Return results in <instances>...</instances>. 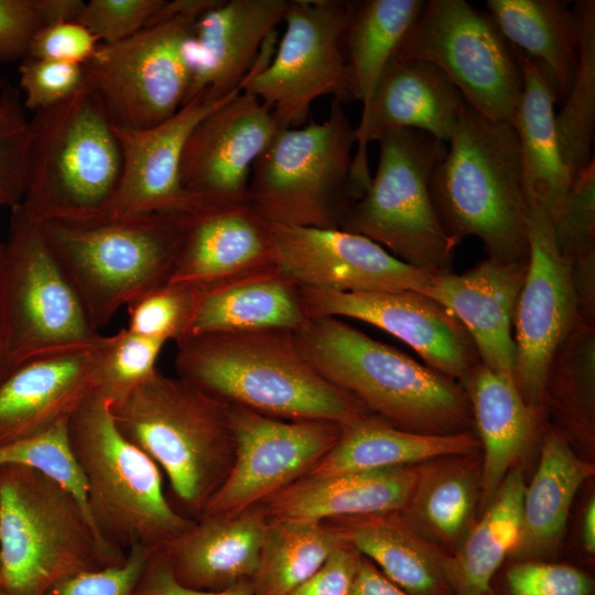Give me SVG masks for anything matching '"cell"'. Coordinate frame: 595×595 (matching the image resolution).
Here are the masks:
<instances>
[{
    "mask_svg": "<svg viewBox=\"0 0 595 595\" xmlns=\"http://www.w3.org/2000/svg\"><path fill=\"white\" fill-rule=\"evenodd\" d=\"M176 344L178 377L228 405L342 426L371 415L304 358L290 331L204 334Z\"/></svg>",
    "mask_w": 595,
    "mask_h": 595,
    "instance_id": "cell-1",
    "label": "cell"
},
{
    "mask_svg": "<svg viewBox=\"0 0 595 595\" xmlns=\"http://www.w3.org/2000/svg\"><path fill=\"white\" fill-rule=\"evenodd\" d=\"M292 334L325 379L390 425L423 434L461 433L474 425L462 385L340 318L309 317Z\"/></svg>",
    "mask_w": 595,
    "mask_h": 595,
    "instance_id": "cell-2",
    "label": "cell"
},
{
    "mask_svg": "<svg viewBox=\"0 0 595 595\" xmlns=\"http://www.w3.org/2000/svg\"><path fill=\"white\" fill-rule=\"evenodd\" d=\"M430 193L447 235L457 245L478 238L488 258L528 263V198L512 123L494 121L466 105Z\"/></svg>",
    "mask_w": 595,
    "mask_h": 595,
    "instance_id": "cell-3",
    "label": "cell"
},
{
    "mask_svg": "<svg viewBox=\"0 0 595 595\" xmlns=\"http://www.w3.org/2000/svg\"><path fill=\"white\" fill-rule=\"evenodd\" d=\"M110 411L122 435L166 477L174 508L197 519L232 464L229 405L156 369Z\"/></svg>",
    "mask_w": 595,
    "mask_h": 595,
    "instance_id": "cell-4",
    "label": "cell"
},
{
    "mask_svg": "<svg viewBox=\"0 0 595 595\" xmlns=\"http://www.w3.org/2000/svg\"><path fill=\"white\" fill-rule=\"evenodd\" d=\"M83 472L90 522L100 541L126 555L136 545L162 551L195 523L180 513L158 465L118 430L110 402L93 391L68 420Z\"/></svg>",
    "mask_w": 595,
    "mask_h": 595,
    "instance_id": "cell-5",
    "label": "cell"
},
{
    "mask_svg": "<svg viewBox=\"0 0 595 595\" xmlns=\"http://www.w3.org/2000/svg\"><path fill=\"white\" fill-rule=\"evenodd\" d=\"M122 171L112 122L87 84L30 119L28 182L21 206L40 223L108 218Z\"/></svg>",
    "mask_w": 595,
    "mask_h": 595,
    "instance_id": "cell-6",
    "label": "cell"
},
{
    "mask_svg": "<svg viewBox=\"0 0 595 595\" xmlns=\"http://www.w3.org/2000/svg\"><path fill=\"white\" fill-rule=\"evenodd\" d=\"M126 558L100 541L57 482L23 465L0 466V595H45L73 575Z\"/></svg>",
    "mask_w": 595,
    "mask_h": 595,
    "instance_id": "cell-7",
    "label": "cell"
},
{
    "mask_svg": "<svg viewBox=\"0 0 595 595\" xmlns=\"http://www.w3.org/2000/svg\"><path fill=\"white\" fill-rule=\"evenodd\" d=\"M192 214L41 225L51 250L99 331L121 306L169 281Z\"/></svg>",
    "mask_w": 595,
    "mask_h": 595,
    "instance_id": "cell-8",
    "label": "cell"
},
{
    "mask_svg": "<svg viewBox=\"0 0 595 595\" xmlns=\"http://www.w3.org/2000/svg\"><path fill=\"white\" fill-rule=\"evenodd\" d=\"M355 129L335 99L322 122L279 129L251 169L249 205L273 226L342 228L355 202Z\"/></svg>",
    "mask_w": 595,
    "mask_h": 595,
    "instance_id": "cell-9",
    "label": "cell"
},
{
    "mask_svg": "<svg viewBox=\"0 0 595 595\" xmlns=\"http://www.w3.org/2000/svg\"><path fill=\"white\" fill-rule=\"evenodd\" d=\"M0 262V382L23 363L102 335L56 260L42 225L11 209Z\"/></svg>",
    "mask_w": 595,
    "mask_h": 595,
    "instance_id": "cell-10",
    "label": "cell"
},
{
    "mask_svg": "<svg viewBox=\"0 0 595 595\" xmlns=\"http://www.w3.org/2000/svg\"><path fill=\"white\" fill-rule=\"evenodd\" d=\"M377 142V170L340 229L369 238L425 272L451 271L458 245L443 228L430 193L447 147L409 128L388 131Z\"/></svg>",
    "mask_w": 595,
    "mask_h": 595,
    "instance_id": "cell-11",
    "label": "cell"
},
{
    "mask_svg": "<svg viewBox=\"0 0 595 595\" xmlns=\"http://www.w3.org/2000/svg\"><path fill=\"white\" fill-rule=\"evenodd\" d=\"M218 1H166L136 34L99 44L84 71L113 125L150 128L183 106L190 85L184 43L197 18Z\"/></svg>",
    "mask_w": 595,
    "mask_h": 595,
    "instance_id": "cell-12",
    "label": "cell"
},
{
    "mask_svg": "<svg viewBox=\"0 0 595 595\" xmlns=\"http://www.w3.org/2000/svg\"><path fill=\"white\" fill-rule=\"evenodd\" d=\"M349 1L289 0L284 32L264 41L245 89L268 105L279 126L305 125L312 104L324 96L356 100L344 50Z\"/></svg>",
    "mask_w": 595,
    "mask_h": 595,
    "instance_id": "cell-13",
    "label": "cell"
},
{
    "mask_svg": "<svg viewBox=\"0 0 595 595\" xmlns=\"http://www.w3.org/2000/svg\"><path fill=\"white\" fill-rule=\"evenodd\" d=\"M396 57L434 65L480 115L512 123L522 93L520 65L489 14L466 1H425Z\"/></svg>",
    "mask_w": 595,
    "mask_h": 595,
    "instance_id": "cell-14",
    "label": "cell"
},
{
    "mask_svg": "<svg viewBox=\"0 0 595 595\" xmlns=\"http://www.w3.org/2000/svg\"><path fill=\"white\" fill-rule=\"evenodd\" d=\"M527 234V273L513 317V380L527 404L544 410L543 389L551 359L582 318L572 267L556 246L549 216L530 204Z\"/></svg>",
    "mask_w": 595,
    "mask_h": 595,
    "instance_id": "cell-15",
    "label": "cell"
},
{
    "mask_svg": "<svg viewBox=\"0 0 595 595\" xmlns=\"http://www.w3.org/2000/svg\"><path fill=\"white\" fill-rule=\"evenodd\" d=\"M229 416L232 464L202 515L236 512L261 504L305 476L342 433L337 423L282 420L236 405H229Z\"/></svg>",
    "mask_w": 595,
    "mask_h": 595,
    "instance_id": "cell-16",
    "label": "cell"
},
{
    "mask_svg": "<svg viewBox=\"0 0 595 595\" xmlns=\"http://www.w3.org/2000/svg\"><path fill=\"white\" fill-rule=\"evenodd\" d=\"M279 129L270 107L245 88L206 116L185 144L180 171L195 209L248 205L251 169Z\"/></svg>",
    "mask_w": 595,
    "mask_h": 595,
    "instance_id": "cell-17",
    "label": "cell"
},
{
    "mask_svg": "<svg viewBox=\"0 0 595 595\" xmlns=\"http://www.w3.org/2000/svg\"><path fill=\"white\" fill-rule=\"evenodd\" d=\"M299 289L309 317H348L374 325L410 346L429 368L453 380L463 383L480 364L464 326L444 306L420 292Z\"/></svg>",
    "mask_w": 595,
    "mask_h": 595,
    "instance_id": "cell-18",
    "label": "cell"
},
{
    "mask_svg": "<svg viewBox=\"0 0 595 595\" xmlns=\"http://www.w3.org/2000/svg\"><path fill=\"white\" fill-rule=\"evenodd\" d=\"M272 226L275 268L299 286L335 292H422L434 274L340 228Z\"/></svg>",
    "mask_w": 595,
    "mask_h": 595,
    "instance_id": "cell-19",
    "label": "cell"
},
{
    "mask_svg": "<svg viewBox=\"0 0 595 595\" xmlns=\"http://www.w3.org/2000/svg\"><path fill=\"white\" fill-rule=\"evenodd\" d=\"M240 93L220 100L196 97L169 119L145 129L112 123L122 171L108 218L196 212L181 183L185 144L206 116Z\"/></svg>",
    "mask_w": 595,
    "mask_h": 595,
    "instance_id": "cell-20",
    "label": "cell"
},
{
    "mask_svg": "<svg viewBox=\"0 0 595 595\" xmlns=\"http://www.w3.org/2000/svg\"><path fill=\"white\" fill-rule=\"evenodd\" d=\"M288 6L289 0H219L202 13L183 47L190 74L184 104L196 97L220 100L240 93Z\"/></svg>",
    "mask_w": 595,
    "mask_h": 595,
    "instance_id": "cell-21",
    "label": "cell"
},
{
    "mask_svg": "<svg viewBox=\"0 0 595 595\" xmlns=\"http://www.w3.org/2000/svg\"><path fill=\"white\" fill-rule=\"evenodd\" d=\"M467 102L434 65L393 57L383 72L369 108L355 129L350 185L357 201L368 187L371 175L367 145L383 133L397 129H416L448 142Z\"/></svg>",
    "mask_w": 595,
    "mask_h": 595,
    "instance_id": "cell-22",
    "label": "cell"
},
{
    "mask_svg": "<svg viewBox=\"0 0 595 595\" xmlns=\"http://www.w3.org/2000/svg\"><path fill=\"white\" fill-rule=\"evenodd\" d=\"M104 339L34 357L0 382V446L69 420L96 389Z\"/></svg>",
    "mask_w": 595,
    "mask_h": 595,
    "instance_id": "cell-23",
    "label": "cell"
},
{
    "mask_svg": "<svg viewBox=\"0 0 595 595\" xmlns=\"http://www.w3.org/2000/svg\"><path fill=\"white\" fill-rule=\"evenodd\" d=\"M522 262L488 258L456 274H434L421 292L444 306L469 334L482 365L513 378V317L527 273Z\"/></svg>",
    "mask_w": 595,
    "mask_h": 595,
    "instance_id": "cell-24",
    "label": "cell"
},
{
    "mask_svg": "<svg viewBox=\"0 0 595 595\" xmlns=\"http://www.w3.org/2000/svg\"><path fill=\"white\" fill-rule=\"evenodd\" d=\"M272 226L249 204L194 212L167 282L201 290L275 268Z\"/></svg>",
    "mask_w": 595,
    "mask_h": 595,
    "instance_id": "cell-25",
    "label": "cell"
},
{
    "mask_svg": "<svg viewBox=\"0 0 595 595\" xmlns=\"http://www.w3.org/2000/svg\"><path fill=\"white\" fill-rule=\"evenodd\" d=\"M269 522L260 504L236 512L202 515L161 552L180 584L223 591L251 580Z\"/></svg>",
    "mask_w": 595,
    "mask_h": 595,
    "instance_id": "cell-26",
    "label": "cell"
},
{
    "mask_svg": "<svg viewBox=\"0 0 595 595\" xmlns=\"http://www.w3.org/2000/svg\"><path fill=\"white\" fill-rule=\"evenodd\" d=\"M418 465L303 476L260 505L271 520L303 522L402 511L413 491Z\"/></svg>",
    "mask_w": 595,
    "mask_h": 595,
    "instance_id": "cell-27",
    "label": "cell"
},
{
    "mask_svg": "<svg viewBox=\"0 0 595 595\" xmlns=\"http://www.w3.org/2000/svg\"><path fill=\"white\" fill-rule=\"evenodd\" d=\"M462 386L467 392L484 451L479 483L482 513L507 474L531 446L545 411L526 403L513 378L494 372L482 363Z\"/></svg>",
    "mask_w": 595,
    "mask_h": 595,
    "instance_id": "cell-28",
    "label": "cell"
},
{
    "mask_svg": "<svg viewBox=\"0 0 595 595\" xmlns=\"http://www.w3.org/2000/svg\"><path fill=\"white\" fill-rule=\"evenodd\" d=\"M328 522L407 595H453L446 567L448 554L400 511Z\"/></svg>",
    "mask_w": 595,
    "mask_h": 595,
    "instance_id": "cell-29",
    "label": "cell"
},
{
    "mask_svg": "<svg viewBox=\"0 0 595 595\" xmlns=\"http://www.w3.org/2000/svg\"><path fill=\"white\" fill-rule=\"evenodd\" d=\"M512 50L522 74V93L512 125L519 141L528 204L541 208L552 220L561 212L573 180L558 142L556 95L544 68Z\"/></svg>",
    "mask_w": 595,
    "mask_h": 595,
    "instance_id": "cell-30",
    "label": "cell"
},
{
    "mask_svg": "<svg viewBox=\"0 0 595 595\" xmlns=\"http://www.w3.org/2000/svg\"><path fill=\"white\" fill-rule=\"evenodd\" d=\"M594 472V465L578 457L554 425L545 428L538 468L523 494L519 536L509 556L512 561L553 558L573 499Z\"/></svg>",
    "mask_w": 595,
    "mask_h": 595,
    "instance_id": "cell-31",
    "label": "cell"
},
{
    "mask_svg": "<svg viewBox=\"0 0 595 595\" xmlns=\"http://www.w3.org/2000/svg\"><path fill=\"white\" fill-rule=\"evenodd\" d=\"M307 318L299 286L273 268L201 290L186 337L260 329L295 332Z\"/></svg>",
    "mask_w": 595,
    "mask_h": 595,
    "instance_id": "cell-32",
    "label": "cell"
},
{
    "mask_svg": "<svg viewBox=\"0 0 595 595\" xmlns=\"http://www.w3.org/2000/svg\"><path fill=\"white\" fill-rule=\"evenodd\" d=\"M479 448L473 431L415 433L397 429L371 414L342 426L338 441L305 476L418 465L444 456L473 454Z\"/></svg>",
    "mask_w": 595,
    "mask_h": 595,
    "instance_id": "cell-33",
    "label": "cell"
},
{
    "mask_svg": "<svg viewBox=\"0 0 595 595\" xmlns=\"http://www.w3.org/2000/svg\"><path fill=\"white\" fill-rule=\"evenodd\" d=\"M480 472L478 452L419 464L413 491L400 512L443 551L454 553L474 524Z\"/></svg>",
    "mask_w": 595,
    "mask_h": 595,
    "instance_id": "cell-34",
    "label": "cell"
},
{
    "mask_svg": "<svg viewBox=\"0 0 595 595\" xmlns=\"http://www.w3.org/2000/svg\"><path fill=\"white\" fill-rule=\"evenodd\" d=\"M486 7L507 42L544 68L561 104L577 63L574 6L560 0H488Z\"/></svg>",
    "mask_w": 595,
    "mask_h": 595,
    "instance_id": "cell-35",
    "label": "cell"
},
{
    "mask_svg": "<svg viewBox=\"0 0 595 595\" xmlns=\"http://www.w3.org/2000/svg\"><path fill=\"white\" fill-rule=\"evenodd\" d=\"M524 489L523 472L517 464L459 548L448 554L453 595H490L493 580L518 540Z\"/></svg>",
    "mask_w": 595,
    "mask_h": 595,
    "instance_id": "cell-36",
    "label": "cell"
},
{
    "mask_svg": "<svg viewBox=\"0 0 595 595\" xmlns=\"http://www.w3.org/2000/svg\"><path fill=\"white\" fill-rule=\"evenodd\" d=\"M424 2L349 1L343 41L356 100L363 106L361 117L366 115L383 72L396 57Z\"/></svg>",
    "mask_w": 595,
    "mask_h": 595,
    "instance_id": "cell-37",
    "label": "cell"
},
{
    "mask_svg": "<svg viewBox=\"0 0 595 595\" xmlns=\"http://www.w3.org/2000/svg\"><path fill=\"white\" fill-rule=\"evenodd\" d=\"M543 407L569 442L594 448L595 326L581 320L554 353L545 377Z\"/></svg>",
    "mask_w": 595,
    "mask_h": 595,
    "instance_id": "cell-38",
    "label": "cell"
},
{
    "mask_svg": "<svg viewBox=\"0 0 595 595\" xmlns=\"http://www.w3.org/2000/svg\"><path fill=\"white\" fill-rule=\"evenodd\" d=\"M328 522L271 520L257 571L253 595H289L305 582L343 542Z\"/></svg>",
    "mask_w": 595,
    "mask_h": 595,
    "instance_id": "cell-39",
    "label": "cell"
},
{
    "mask_svg": "<svg viewBox=\"0 0 595 595\" xmlns=\"http://www.w3.org/2000/svg\"><path fill=\"white\" fill-rule=\"evenodd\" d=\"M578 20L577 63L571 87L555 113L562 159L573 177L594 158L595 131V1L574 2Z\"/></svg>",
    "mask_w": 595,
    "mask_h": 595,
    "instance_id": "cell-40",
    "label": "cell"
},
{
    "mask_svg": "<svg viewBox=\"0 0 595 595\" xmlns=\"http://www.w3.org/2000/svg\"><path fill=\"white\" fill-rule=\"evenodd\" d=\"M556 246L572 267L575 284L595 285V160L573 177L559 215L551 220Z\"/></svg>",
    "mask_w": 595,
    "mask_h": 595,
    "instance_id": "cell-41",
    "label": "cell"
},
{
    "mask_svg": "<svg viewBox=\"0 0 595 595\" xmlns=\"http://www.w3.org/2000/svg\"><path fill=\"white\" fill-rule=\"evenodd\" d=\"M165 342L121 328L105 336L96 389L110 403L118 402L150 378Z\"/></svg>",
    "mask_w": 595,
    "mask_h": 595,
    "instance_id": "cell-42",
    "label": "cell"
},
{
    "mask_svg": "<svg viewBox=\"0 0 595 595\" xmlns=\"http://www.w3.org/2000/svg\"><path fill=\"white\" fill-rule=\"evenodd\" d=\"M6 464L33 468L57 482L77 499L89 519L86 483L71 446L68 421L0 446V466Z\"/></svg>",
    "mask_w": 595,
    "mask_h": 595,
    "instance_id": "cell-43",
    "label": "cell"
},
{
    "mask_svg": "<svg viewBox=\"0 0 595 595\" xmlns=\"http://www.w3.org/2000/svg\"><path fill=\"white\" fill-rule=\"evenodd\" d=\"M201 289L166 282L137 298L127 305L130 332L176 343L186 337Z\"/></svg>",
    "mask_w": 595,
    "mask_h": 595,
    "instance_id": "cell-44",
    "label": "cell"
},
{
    "mask_svg": "<svg viewBox=\"0 0 595 595\" xmlns=\"http://www.w3.org/2000/svg\"><path fill=\"white\" fill-rule=\"evenodd\" d=\"M21 91L0 90V207L13 209L25 195L30 145V119Z\"/></svg>",
    "mask_w": 595,
    "mask_h": 595,
    "instance_id": "cell-45",
    "label": "cell"
},
{
    "mask_svg": "<svg viewBox=\"0 0 595 595\" xmlns=\"http://www.w3.org/2000/svg\"><path fill=\"white\" fill-rule=\"evenodd\" d=\"M490 595H595L583 569L543 560L512 561L493 580Z\"/></svg>",
    "mask_w": 595,
    "mask_h": 595,
    "instance_id": "cell-46",
    "label": "cell"
},
{
    "mask_svg": "<svg viewBox=\"0 0 595 595\" xmlns=\"http://www.w3.org/2000/svg\"><path fill=\"white\" fill-rule=\"evenodd\" d=\"M83 4L82 0H0V63L22 61L42 28L76 21Z\"/></svg>",
    "mask_w": 595,
    "mask_h": 595,
    "instance_id": "cell-47",
    "label": "cell"
},
{
    "mask_svg": "<svg viewBox=\"0 0 595 595\" xmlns=\"http://www.w3.org/2000/svg\"><path fill=\"white\" fill-rule=\"evenodd\" d=\"M85 84L84 66L79 64L25 57L19 66L22 102L33 113L66 101Z\"/></svg>",
    "mask_w": 595,
    "mask_h": 595,
    "instance_id": "cell-48",
    "label": "cell"
},
{
    "mask_svg": "<svg viewBox=\"0 0 595 595\" xmlns=\"http://www.w3.org/2000/svg\"><path fill=\"white\" fill-rule=\"evenodd\" d=\"M166 0H89L76 21L100 44H115L139 32L162 9Z\"/></svg>",
    "mask_w": 595,
    "mask_h": 595,
    "instance_id": "cell-49",
    "label": "cell"
},
{
    "mask_svg": "<svg viewBox=\"0 0 595 595\" xmlns=\"http://www.w3.org/2000/svg\"><path fill=\"white\" fill-rule=\"evenodd\" d=\"M152 553L141 545L132 547L123 563L73 575L45 595H133Z\"/></svg>",
    "mask_w": 595,
    "mask_h": 595,
    "instance_id": "cell-50",
    "label": "cell"
},
{
    "mask_svg": "<svg viewBox=\"0 0 595 595\" xmlns=\"http://www.w3.org/2000/svg\"><path fill=\"white\" fill-rule=\"evenodd\" d=\"M99 44L98 39L79 22L58 21L45 25L34 35L25 57L84 66Z\"/></svg>",
    "mask_w": 595,
    "mask_h": 595,
    "instance_id": "cell-51",
    "label": "cell"
},
{
    "mask_svg": "<svg viewBox=\"0 0 595 595\" xmlns=\"http://www.w3.org/2000/svg\"><path fill=\"white\" fill-rule=\"evenodd\" d=\"M363 555L345 540L289 595H351Z\"/></svg>",
    "mask_w": 595,
    "mask_h": 595,
    "instance_id": "cell-52",
    "label": "cell"
},
{
    "mask_svg": "<svg viewBox=\"0 0 595 595\" xmlns=\"http://www.w3.org/2000/svg\"><path fill=\"white\" fill-rule=\"evenodd\" d=\"M133 595H253L251 580L223 591L194 589L180 584L172 575L161 551L153 552Z\"/></svg>",
    "mask_w": 595,
    "mask_h": 595,
    "instance_id": "cell-53",
    "label": "cell"
},
{
    "mask_svg": "<svg viewBox=\"0 0 595 595\" xmlns=\"http://www.w3.org/2000/svg\"><path fill=\"white\" fill-rule=\"evenodd\" d=\"M351 595H407L363 556Z\"/></svg>",
    "mask_w": 595,
    "mask_h": 595,
    "instance_id": "cell-54",
    "label": "cell"
},
{
    "mask_svg": "<svg viewBox=\"0 0 595 595\" xmlns=\"http://www.w3.org/2000/svg\"><path fill=\"white\" fill-rule=\"evenodd\" d=\"M583 548L588 555L595 553V498L588 500L582 524Z\"/></svg>",
    "mask_w": 595,
    "mask_h": 595,
    "instance_id": "cell-55",
    "label": "cell"
},
{
    "mask_svg": "<svg viewBox=\"0 0 595 595\" xmlns=\"http://www.w3.org/2000/svg\"><path fill=\"white\" fill-rule=\"evenodd\" d=\"M2 251H3V245L2 242H0V262H1Z\"/></svg>",
    "mask_w": 595,
    "mask_h": 595,
    "instance_id": "cell-56",
    "label": "cell"
}]
</instances>
